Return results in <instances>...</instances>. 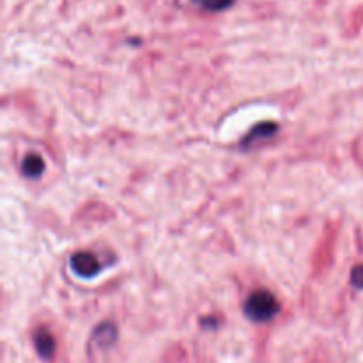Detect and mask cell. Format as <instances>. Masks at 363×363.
Returning a JSON list of instances; mask_svg holds the SVG:
<instances>
[{
    "mask_svg": "<svg viewBox=\"0 0 363 363\" xmlns=\"http://www.w3.org/2000/svg\"><path fill=\"white\" fill-rule=\"evenodd\" d=\"M275 131H277V126H275L273 123L259 124V126L255 128V130L250 131V135L247 137V140H245V142H243V146L248 147V146H252V144H257V142H261V140H264V139H270V137L273 135Z\"/></svg>",
    "mask_w": 363,
    "mask_h": 363,
    "instance_id": "5",
    "label": "cell"
},
{
    "mask_svg": "<svg viewBox=\"0 0 363 363\" xmlns=\"http://www.w3.org/2000/svg\"><path fill=\"white\" fill-rule=\"evenodd\" d=\"M195 4L200 6L206 11H225L227 8L234 4V0H193Z\"/></svg>",
    "mask_w": 363,
    "mask_h": 363,
    "instance_id": "6",
    "label": "cell"
},
{
    "mask_svg": "<svg viewBox=\"0 0 363 363\" xmlns=\"http://www.w3.org/2000/svg\"><path fill=\"white\" fill-rule=\"evenodd\" d=\"M351 282H352V285H355V287L363 289V264L352 268Z\"/></svg>",
    "mask_w": 363,
    "mask_h": 363,
    "instance_id": "8",
    "label": "cell"
},
{
    "mask_svg": "<svg viewBox=\"0 0 363 363\" xmlns=\"http://www.w3.org/2000/svg\"><path fill=\"white\" fill-rule=\"evenodd\" d=\"M22 170L27 177L36 179L45 170V161H43V158L39 154H27L22 161Z\"/></svg>",
    "mask_w": 363,
    "mask_h": 363,
    "instance_id": "4",
    "label": "cell"
},
{
    "mask_svg": "<svg viewBox=\"0 0 363 363\" xmlns=\"http://www.w3.org/2000/svg\"><path fill=\"white\" fill-rule=\"evenodd\" d=\"M280 310L278 300L268 291H255L245 301V314L255 322L271 321Z\"/></svg>",
    "mask_w": 363,
    "mask_h": 363,
    "instance_id": "1",
    "label": "cell"
},
{
    "mask_svg": "<svg viewBox=\"0 0 363 363\" xmlns=\"http://www.w3.org/2000/svg\"><path fill=\"white\" fill-rule=\"evenodd\" d=\"M69 264H71V270L82 278H93L100 271V262L89 252H76Z\"/></svg>",
    "mask_w": 363,
    "mask_h": 363,
    "instance_id": "2",
    "label": "cell"
},
{
    "mask_svg": "<svg viewBox=\"0 0 363 363\" xmlns=\"http://www.w3.org/2000/svg\"><path fill=\"white\" fill-rule=\"evenodd\" d=\"M96 337H97V342L102 345H109L112 344L114 341H116V328H114L112 324H102L100 328L96 329Z\"/></svg>",
    "mask_w": 363,
    "mask_h": 363,
    "instance_id": "7",
    "label": "cell"
},
{
    "mask_svg": "<svg viewBox=\"0 0 363 363\" xmlns=\"http://www.w3.org/2000/svg\"><path fill=\"white\" fill-rule=\"evenodd\" d=\"M34 345L38 355L45 359H50L53 356V352H55V338H53V335L46 328H39L36 331Z\"/></svg>",
    "mask_w": 363,
    "mask_h": 363,
    "instance_id": "3",
    "label": "cell"
}]
</instances>
